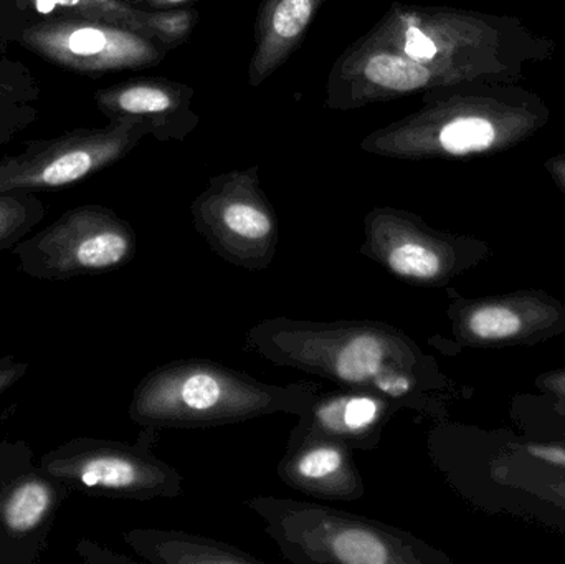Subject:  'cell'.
<instances>
[{"mask_svg":"<svg viewBox=\"0 0 565 564\" xmlns=\"http://www.w3.org/2000/svg\"><path fill=\"white\" fill-rule=\"evenodd\" d=\"M26 371H29V364L15 361V358L10 354L0 358V400L13 384L25 376Z\"/></svg>","mask_w":565,"mask_h":564,"instance_id":"cell-23","label":"cell"},{"mask_svg":"<svg viewBox=\"0 0 565 564\" xmlns=\"http://www.w3.org/2000/svg\"><path fill=\"white\" fill-rule=\"evenodd\" d=\"M122 540L152 564H265L231 543L179 530L135 529L125 532Z\"/></svg>","mask_w":565,"mask_h":564,"instance_id":"cell-19","label":"cell"},{"mask_svg":"<svg viewBox=\"0 0 565 564\" xmlns=\"http://www.w3.org/2000/svg\"><path fill=\"white\" fill-rule=\"evenodd\" d=\"M565 401V400H564Z\"/></svg>","mask_w":565,"mask_h":564,"instance_id":"cell-29","label":"cell"},{"mask_svg":"<svg viewBox=\"0 0 565 564\" xmlns=\"http://www.w3.org/2000/svg\"><path fill=\"white\" fill-rule=\"evenodd\" d=\"M537 125L540 116L493 96L451 95L375 129L362 139L361 149L407 161L463 158L504 148Z\"/></svg>","mask_w":565,"mask_h":564,"instance_id":"cell-4","label":"cell"},{"mask_svg":"<svg viewBox=\"0 0 565 564\" xmlns=\"http://www.w3.org/2000/svg\"><path fill=\"white\" fill-rule=\"evenodd\" d=\"M198 234L222 260L250 272L274 264L280 227L257 166L214 175L191 204Z\"/></svg>","mask_w":565,"mask_h":564,"instance_id":"cell-7","label":"cell"},{"mask_svg":"<svg viewBox=\"0 0 565 564\" xmlns=\"http://www.w3.org/2000/svg\"><path fill=\"white\" fill-rule=\"evenodd\" d=\"M404 409L401 404L385 400L371 391L338 387L319 393L309 409L298 417L289 434L288 444L301 439H329L352 450L377 449L385 426Z\"/></svg>","mask_w":565,"mask_h":564,"instance_id":"cell-14","label":"cell"},{"mask_svg":"<svg viewBox=\"0 0 565 564\" xmlns=\"http://www.w3.org/2000/svg\"><path fill=\"white\" fill-rule=\"evenodd\" d=\"M135 228L105 205L63 212L55 222L12 248L20 270L36 280H70L118 270L135 258Z\"/></svg>","mask_w":565,"mask_h":564,"instance_id":"cell-6","label":"cell"},{"mask_svg":"<svg viewBox=\"0 0 565 564\" xmlns=\"http://www.w3.org/2000/svg\"><path fill=\"white\" fill-rule=\"evenodd\" d=\"M156 437L151 429H142L136 444L76 437L46 453L40 472L62 487L108 499H179L184 496V477L152 454Z\"/></svg>","mask_w":565,"mask_h":564,"instance_id":"cell-5","label":"cell"},{"mask_svg":"<svg viewBox=\"0 0 565 564\" xmlns=\"http://www.w3.org/2000/svg\"><path fill=\"white\" fill-rule=\"evenodd\" d=\"M93 99L109 121L148 123L159 141L188 138L199 125L198 113L192 109L194 89L161 76H142L98 89Z\"/></svg>","mask_w":565,"mask_h":564,"instance_id":"cell-15","label":"cell"},{"mask_svg":"<svg viewBox=\"0 0 565 564\" xmlns=\"http://www.w3.org/2000/svg\"><path fill=\"white\" fill-rule=\"evenodd\" d=\"M260 517L282 558L295 564H450L412 533L315 502L258 496L245 502Z\"/></svg>","mask_w":565,"mask_h":564,"instance_id":"cell-3","label":"cell"},{"mask_svg":"<svg viewBox=\"0 0 565 564\" xmlns=\"http://www.w3.org/2000/svg\"><path fill=\"white\" fill-rule=\"evenodd\" d=\"M12 3L29 17L26 23L55 19L99 20L141 33L168 50L188 42L199 19L195 10L146 12L128 0H12Z\"/></svg>","mask_w":565,"mask_h":564,"instance_id":"cell-16","label":"cell"},{"mask_svg":"<svg viewBox=\"0 0 565 564\" xmlns=\"http://www.w3.org/2000/svg\"><path fill=\"white\" fill-rule=\"evenodd\" d=\"M35 192H0V252L12 251L45 217Z\"/></svg>","mask_w":565,"mask_h":564,"instance_id":"cell-22","label":"cell"},{"mask_svg":"<svg viewBox=\"0 0 565 564\" xmlns=\"http://www.w3.org/2000/svg\"><path fill=\"white\" fill-rule=\"evenodd\" d=\"M487 252L481 242L435 231L404 209L375 207L364 217L361 254L404 284L445 287Z\"/></svg>","mask_w":565,"mask_h":564,"instance_id":"cell-9","label":"cell"},{"mask_svg":"<svg viewBox=\"0 0 565 564\" xmlns=\"http://www.w3.org/2000/svg\"><path fill=\"white\" fill-rule=\"evenodd\" d=\"M448 317L455 340L471 348L523 347L565 331V305L541 290L457 300Z\"/></svg>","mask_w":565,"mask_h":564,"instance_id":"cell-12","label":"cell"},{"mask_svg":"<svg viewBox=\"0 0 565 564\" xmlns=\"http://www.w3.org/2000/svg\"><path fill=\"white\" fill-rule=\"evenodd\" d=\"M527 454L551 466L565 467V449L553 444H527Z\"/></svg>","mask_w":565,"mask_h":564,"instance_id":"cell-24","label":"cell"},{"mask_svg":"<svg viewBox=\"0 0 565 564\" xmlns=\"http://www.w3.org/2000/svg\"><path fill=\"white\" fill-rule=\"evenodd\" d=\"M19 43L60 68L85 75L148 68L159 65L169 52L141 33L88 19L25 23Z\"/></svg>","mask_w":565,"mask_h":564,"instance_id":"cell-11","label":"cell"},{"mask_svg":"<svg viewBox=\"0 0 565 564\" xmlns=\"http://www.w3.org/2000/svg\"><path fill=\"white\" fill-rule=\"evenodd\" d=\"M58 482L45 473L20 477L0 502V522L10 535L25 536L49 525L58 506Z\"/></svg>","mask_w":565,"mask_h":564,"instance_id":"cell-20","label":"cell"},{"mask_svg":"<svg viewBox=\"0 0 565 564\" xmlns=\"http://www.w3.org/2000/svg\"><path fill=\"white\" fill-rule=\"evenodd\" d=\"M536 386L544 393L565 400V368L564 370L541 374L536 380Z\"/></svg>","mask_w":565,"mask_h":564,"instance_id":"cell-25","label":"cell"},{"mask_svg":"<svg viewBox=\"0 0 565 564\" xmlns=\"http://www.w3.org/2000/svg\"><path fill=\"white\" fill-rule=\"evenodd\" d=\"M321 386L315 381L270 384L202 358L161 364L136 386L129 419L142 429H211L274 414L301 417Z\"/></svg>","mask_w":565,"mask_h":564,"instance_id":"cell-2","label":"cell"},{"mask_svg":"<svg viewBox=\"0 0 565 564\" xmlns=\"http://www.w3.org/2000/svg\"><path fill=\"white\" fill-rule=\"evenodd\" d=\"M364 39L428 66L450 86L490 68L494 33L471 13L394 3Z\"/></svg>","mask_w":565,"mask_h":564,"instance_id":"cell-8","label":"cell"},{"mask_svg":"<svg viewBox=\"0 0 565 564\" xmlns=\"http://www.w3.org/2000/svg\"><path fill=\"white\" fill-rule=\"evenodd\" d=\"M277 476L289 489L311 499L358 502L365 493L354 450L335 440L311 437L288 444Z\"/></svg>","mask_w":565,"mask_h":564,"instance_id":"cell-17","label":"cell"},{"mask_svg":"<svg viewBox=\"0 0 565 564\" xmlns=\"http://www.w3.org/2000/svg\"><path fill=\"white\" fill-rule=\"evenodd\" d=\"M547 490L553 496V502L565 510V480H556V482L550 483Z\"/></svg>","mask_w":565,"mask_h":564,"instance_id":"cell-28","label":"cell"},{"mask_svg":"<svg viewBox=\"0 0 565 564\" xmlns=\"http://www.w3.org/2000/svg\"><path fill=\"white\" fill-rule=\"evenodd\" d=\"M40 86L23 63L0 56V148L39 116Z\"/></svg>","mask_w":565,"mask_h":564,"instance_id":"cell-21","label":"cell"},{"mask_svg":"<svg viewBox=\"0 0 565 564\" xmlns=\"http://www.w3.org/2000/svg\"><path fill=\"white\" fill-rule=\"evenodd\" d=\"M324 0H265L255 25L248 83L260 86L301 45L312 17Z\"/></svg>","mask_w":565,"mask_h":564,"instance_id":"cell-18","label":"cell"},{"mask_svg":"<svg viewBox=\"0 0 565 564\" xmlns=\"http://www.w3.org/2000/svg\"><path fill=\"white\" fill-rule=\"evenodd\" d=\"M440 86L444 88V82L434 70L362 36L332 66L326 105L331 109L364 108Z\"/></svg>","mask_w":565,"mask_h":564,"instance_id":"cell-13","label":"cell"},{"mask_svg":"<svg viewBox=\"0 0 565 564\" xmlns=\"http://www.w3.org/2000/svg\"><path fill=\"white\" fill-rule=\"evenodd\" d=\"M245 348L275 366L371 391L408 409H420L440 383L437 364L414 338L382 321L267 318L247 331Z\"/></svg>","mask_w":565,"mask_h":564,"instance_id":"cell-1","label":"cell"},{"mask_svg":"<svg viewBox=\"0 0 565 564\" xmlns=\"http://www.w3.org/2000/svg\"><path fill=\"white\" fill-rule=\"evenodd\" d=\"M546 168L550 169L554 181H556L559 188L565 192V155L557 156V158L547 161Z\"/></svg>","mask_w":565,"mask_h":564,"instance_id":"cell-26","label":"cell"},{"mask_svg":"<svg viewBox=\"0 0 565 564\" xmlns=\"http://www.w3.org/2000/svg\"><path fill=\"white\" fill-rule=\"evenodd\" d=\"M132 6H149L152 9H168V7L179 6V3L191 2V0H128Z\"/></svg>","mask_w":565,"mask_h":564,"instance_id":"cell-27","label":"cell"},{"mask_svg":"<svg viewBox=\"0 0 565 564\" xmlns=\"http://www.w3.org/2000/svg\"><path fill=\"white\" fill-rule=\"evenodd\" d=\"M151 135L148 123L111 119L103 128H79L32 139L19 155L0 159V192H43L70 188L121 161Z\"/></svg>","mask_w":565,"mask_h":564,"instance_id":"cell-10","label":"cell"}]
</instances>
